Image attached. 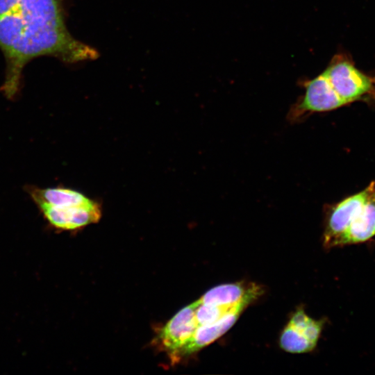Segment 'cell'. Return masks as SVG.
I'll list each match as a JSON object with an SVG mask.
<instances>
[{
  "label": "cell",
  "mask_w": 375,
  "mask_h": 375,
  "mask_svg": "<svg viewBox=\"0 0 375 375\" xmlns=\"http://www.w3.org/2000/svg\"><path fill=\"white\" fill-rule=\"evenodd\" d=\"M0 50L6 61L1 90L10 99L18 92L23 70L33 59L51 56L74 64L99 56L70 33L64 0H0Z\"/></svg>",
  "instance_id": "1"
},
{
  "label": "cell",
  "mask_w": 375,
  "mask_h": 375,
  "mask_svg": "<svg viewBox=\"0 0 375 375\" xmlns=\"http://www.w3.org/2000/svg\"><path fill=\"white\" fill-rule=\"evenodd\" d=\"M322 74L347 104L360 100L373 92V78L357 69L344 53L335 55Z\"/></svg>",
  "instance_id": "2"
},
{
  "label": "cell",
  "mask_w": 375,
  "mask_h": 375,
  "mask_svg": "<svg viewBox=\"0 0 375 375\" xmlns=\"http://www.w3.org/2000/svg\"><path fill=\"white\" fill-rule=\"evenodd\" d=\"M303 86L305 88L303 96L291 109L290 113L294 118L316 112L335 110L347 104L322 73L304 81Z\"/></svg>",
  "instance_id": "3"
},
{
  "label": "cell",
  "mask_w": 375,
  "mask_h": 375,
  "mask_svg": "<svg viewBox=\"0 0 375 375\" xmlns=\"http://www.w3.org/2000/svg\"><path fill=\"white\" fill-rule=\"evenodd\" d=\"M262 293L249 295L217 322L199 326L174 358L195 353L224 334L235 323L242 311Z\"/></svg>",
  "instance_id": "4"
},
{
  "label": "cell",
  "mask_w": 375,
  "mask_h": 375,
  "mask_svg": "<svg viewBox=\"0 0 375 375\" xmlns=\"http://www.w3.org/2000/svg\"><path fill=\"white\" fill-rule=\"evenodd\" d=\"M45 219L56 228L73 231L97 223L101 216L98 202L90 206L58 207L36 203Z\"/></svg>",
  "instance_id": "5"
},
{
  "label": "cell",
  "mask_w": 375,
  "mask_h": 375,
  "mask_svg": "<svg viewBox=\"0 0 375 375\" xmlns=\"http://www.w3.org/2000/svg\"><path fill=\"white\" fill-rule=\"evenodd\" d=\"M367 193V187L329 208L324 233V246L326 248L338 246L339 240L346 231L353 215L365 201Z\"/></svg>",
  "instance_id": "6"
},
{
  "label": "cell",
  "mask_w": 375,
  "mask_h": 375,
  "mask_svg": "<svg viewBox=\"0 0 375 375\" xmlns=\"http://www.w3.org/2000/svg\"><path fill=\"white\" fill-rule=\"evenodd\" d=\"M196 306L194 301L181 309L160 331L161 343L173 358L198 327L195 318Z\"/></svg>",
  "instance_id": "7"
},
{
  "label": "cell",
  "mask_w": 375,
  "mask_h": 375,
  "mask_svg": "<svg viewBox=\"0 0 375 375\" xmlns=\"http://www.w3.org/2000/svg\"><path fill=\"white\" fill-rule=\"evenodd\" d=\"M367 189L365 201L353 215L337 247L365 242L375 236V181Z\"/></svg>",
  "instance_id": "8"
},
{
  "label": "cell",
  "mask_w": 375,
  "mask_h": 375,
  "mask_svg": "<svg viewBox=\"0 0 375 375\" xmlns=\"http://www.w3.org/2000/svg\"><path fill=\"white\" fill-rule=\"evenodd\" d=\"M27 192L35 203L71 207L90 206L96 203L80 192L62 187L39 188L31 186L27 188Z\"/></svg>",
  "instance_id": "9"
},
{
  "label": "cell",
  "mask_w": 375,
  "mask_h": 375,
  "mask_svg": "<svg viewBox=\"0 0 375 375\" xmlns=\"http://www.w3.org/2000/svg\"><path fill=\"white\" fill-rule=\"evenodd\" d=\"M262 293L260 286L255 283H235L212 288L199 300L206 304L233 306L253 293Z\"/></svg>",
  "instance_id": "10"
},
{
  "label": "cell",
  "mask_w": 375,
  "mask_h": 375,
  "mask_svg": "<svg viewBox=\"0 0 375 375\" xmlns=\"http://www.w3.org/2000/svg\"><path fill=\"white\" fill-rule=\"evenodd\" d=\"M280 345L288 352L297 353L310 351L316 347L301 333L288 324L281 335Z\"/></svg>",
  "instance_id": "11"
},
{
  "label": "cell",
  "mask_w": 375,
  "mask_h": 375,
  "mask_svg": "<svg viewBox=\"0 0 375 375\" xmlns=\"http://www.w3.org/2000/svg\"><path fill=\"white\" fill-rule=\"evenodd\" d=\"M196 304L195 318L198 326L210 324L217 322L236 306L206 304L201 303L199 299L196 301Z\"/></svg>",
  "instance_id": "12"
}]
</instances>
